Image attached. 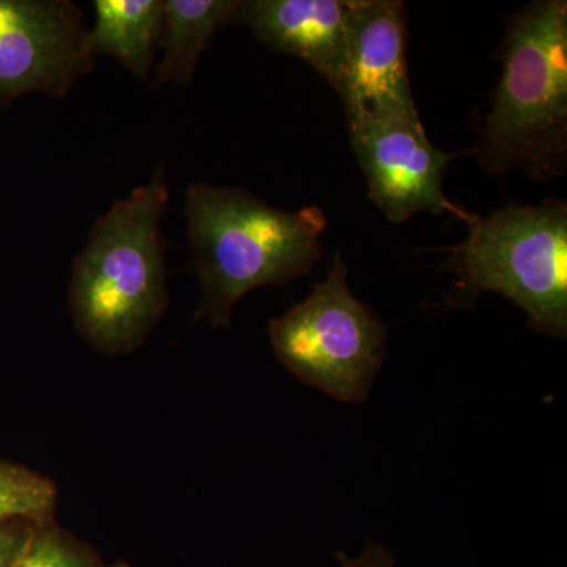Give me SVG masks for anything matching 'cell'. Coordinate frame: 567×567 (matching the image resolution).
<instances>
[{
	"mask_svg": "<svg viewBox=\"0 0 567 567\" xmlns=\"http://www.w3.org/2000/svg\"><path fill=\"white\" fill-rule=\"evenodd\" d=\"M185 219L203 287L197 319L213 327L230 323L244 295L311 274L323 257L327 218L319 207L287 212L246 189L192 183Z\"/></svg>",
	"mask_w": 567,
	"mask_h": 567,
	"instance_id": "7a4b0ae2",
	"label": "cell"
},
{
	"mask_svg": "<svg viewBox=\"0 0 567 567\" xmlns=\"http://www.w3.org/2000/svg\"><path fill=\"white\" fill-rule=\"evenodd\" d=\"M353 0H248L233 24L271 50L301 59L336 89L344 65Z\"/></svg>",
	"mask_w": 567,
	"mask_h": 567,
	"instance_id": "9c48e42d",
	"label": "cell"
},
{
	"mask_svg": "<svg viewBox=\"0 0 567 567\" xmlns=\"http://www.w3.org/2000/svg\"><path fill=\"white\" fill-rule=\"evenodd\" d=\"M342 567H393V558L386 548L371 544L360 557L349 558L344 554H338Z\"/></svg>",
	"mask_w": 567,
	"mask_h": 567,
	"instance_id": "9a60e30c",
	"label": "cell"
},
{
	"mask_svg": "<svg viewBox=\"0 0 567 567\" xmlns=\"http://www.w3.org/2000/svg\"><path fill=\"white\" fill-rule=\"evenodd\" d=\"M112 567H126V566L118 565V566H112Z\"/></svg>",
	"mask_w": 567,
	"mask_h": 567,
	"instance_id": "2e32d148",
	"label": "cell"
},
{
	"mask_svg": "<svg viewBox=\"0 0 567 567\" xmlns=\"http://www.w3.org/2000/svg\"><path fill=\"white\" fill-rule=\"evenodd\" d=\"M84 13L70 0H0V103L66 99L95 66Z\"/></svg>",
	"mask_w": 567,
	"mask_h": 567,
	"instance_id": "52a82bcc",
	"label": "cell"
},
{
	"mask_svg": "<svg viewBox=\"0 0 567 567\" xmlns=\"http://www.w3.org/2000/svg\"><path fill=\"white\" fill-rule=\"evenodd\" d=\"M468 237L450 252L445 267L457 276L451 300L472 305L496 292L527 312L537 333L567 334V205L546 199L473 215Z\"/></svg>",
	"mask_w": 567,
	"mask_h": 567,
	"instance_id": "277c9868",
	"label": "cell"
},
{
	"mask_svg": "<svg viewBox=\"0 0 567 567\" xmlns=\"http://www.w3.org/2000/svg\"><path fill=\"white\" fill-rule=\"evenodd\" d=\"M166 167L115 200L93 224L73 265L70 311L82 338L106 354L137 349L167 308Z\"/></svg>",
	"mask_w": 567,
	"mask_h": 567,
	"instance_id": "6da1fadb",
	"label": "cell"
},
{
	"mask_svg": "<svg viewBox=\"0 0 567 567\" xmlns=\"http://www.w3.org/2000/svg\"><path fill=\"white\" fill-rule=\"evenodd\" d=\"M347 126L369 197L388 221L401 224L416 213L472 218L443 192L447 164L456 155L432 145L417 110L379 107Z\"/></svg>",
	"mask_w": 567,
	"mask_h": 567,
	"instance_id": "8992f818",
	"label": "cell"
},
{
	"mask_svg": "<svg viewBox=\"0 0 567 567\" xmlns=\"http://www.w3.org/2000/svg\"><path fill=\"white\" fill-rule=\"evenodd\" d=\"M406 11L399 0H353L349 41L334 91L347 123L379 107L416 110L406 69Z\"/></svg>",
	"mask_w": 567,
	"mask_h": 567,
	"instance_id": "ba28073f",
	"label": "cell"
},
{
	"mask_svg": "<svg viewBox=\"0 0 567 567\" xmlns=\"http://www.w3.org/2000/svg\"><path fill=\"white\" fill-rule=\"evenodd\" d=\"M268 333L279 363L336 401L363 402L385 360V327L350 290L341 254L306 300L270 320Z\"/></svg>",
	"mask_w": 567,
	"mask_h": 567,
	"instance_id": "5b68a950",
	"label": "cell"
},
{
	"mask_svg": "<svg viewBox=\"0 0 567 567\" xmlns=\"http://www.w3.org/2000/svg\"><path fill=\"white\" fill-rule=\"evenodd\" d=\"M93 52L110 55L147 82L162 43L164 0H96Z\"/></svg>",
	"mask_w": 567,
	"mask_h": 567,
	"instance_id": "8fae6325",
	"label": "cell"
},
{
	"mask_svg": "<svg viewBox=\"0 0 567 567\" xmlns=\"http://www.w3.org/2000/svg\"><path fill=\"white\" fill-rule=\"evenodd\" d=\"M241 0H164L163 58L152 91L159 85L185 87L193 81L200 55L223 25L230 24Z\"/></svg>",
	"mask_w": 567,
	"mask_h": 567,
	"instance_id": "30bf717a",
	"label": "cell"
},
{
	"mask_svg": "<svg viewBox=\"0 0 567 567\" xmlns=\"http://www.w3.org/2000/svg\"><path fill=\"white\" fill-rule=\"evenodd\" d=\"M39 522L28 518H10L0 522V567H17L31 543Z\"/></svg>",
	"mask_w": 567,
	"mask_h": 567,
	"instance_id": "5bb4252c",
	"label": "cell"
},
{
	"mask_svg": "<svg viewBox=\"0 0 567 567\" xmlns=\"http://www.w3.org/2000/svg\"><path fill=\"white\" fill-rule=\"evenodd\" d=\"M502 78L476 147L484 173L554 181L567 166V2L536 0L506 20Z\"/></svg>",
	"mask_w": 567,
	"mask_h": 567,
	"instance_id": "3957f363",
	"label": "cell"
},
{
	"mask_svg": "<svg viewBox=\"0 0 567 567\" xmlns=\"http://www.w3.org/2000/svg\"><path fill=\"white\" fill-rule=\"evenodd\" d=\"M54 484L25 466L0 461V522L28 518L50 520L55 505Z\"/></svg>",
	"mask_w": 567,
	"mask_h": 567,
	"instance_id": "7c38bea8",
	"label": "cell"
},
{
	"mask_svg": "<svg viewBox=\"0 0 567 567\" xmlns=\"http://www.w3.org/2000/svg\"><path fill=\"white\" fill-rule=\"evenodd\" d=\"M17 567H99L80 544L50 520L39 522Z\"/></svg>",
	"mask_w": 567,
	"mask_h": 567,
	"instance_id": "4fadbf2b",
	"label": "cell"
}]
</instances>
